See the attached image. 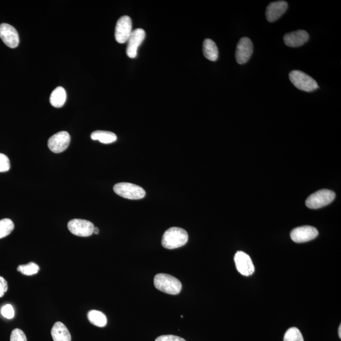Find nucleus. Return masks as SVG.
Here are the masks:
<instances>
[{
  "mask_svg": "<svg viewBox=\"0 0 341 341\" xmlns=\"http://www.w3.org/2000/svg\"><path fill=\"white\" fill-rule=\"evenodd\" d=\"M154 286L165 294L176 295L181 292L182 284L178 278L166 274H158L154 278Z\"/></svg>",
  "mask_w": 341,
  "mask_h": 341,
  "instance_id": "nucleus-2",
  "label": "nucleus"
},
{
  "mask_svg": "<svg viewBox=\"0 0 341 341\" xmlns=\"http://www.w3.org/2000/svg\"><path fill=\"white\" fill-rule=\"evenodd\" d=\"M234 262L238 271L241 274L244 276L253 274L254 268L252 259L248 254L244 252H238L234 256Z\"/></svg>",
  "mask_w": 341,
  "mask_h": 341,
  "instance_id": "nucleus-12",
  "label": "nucleus"
},
{
  "mask_svg": "<svg viewBox=\"0 0 341 341\" xmlns=\"http://www.w3.org/2000/svg\"><path fill=\"white\" fill-rule=\"evenodd\" d=\"M289 76L290 82L300 90L313 92L318 88V82L304 72L294 70L290 72Z\"/></svg>",
  "mask_w": 341,
  "mask_h": 341,
  "instance_id": "nucleus-4",
  "label": "nucleus"
},
{
  "mask_svg": "<svg viewBox=\"0 0 341 341\" xmlns=\"http://www.w3.org/2000/svg\"><path fill=\"white\" fill-rule=\"evenodd\" d=\"M52 336L54 341H71L72 338L68 328L63 323L57 322L52 330Z\"/></svg>",
  "mask_w": 341,
  "mask_h": 341,
  "instance_id": "nucleus-16",
  "label": "nucleus"
},
{
  "mask_svg": "<svg viewBox=\"0 0 341 341\" xmlns=\"http://www.w3.org/2000/svg\"><path fill=\"white\" fill-rule=\"evenodd\" d=\"M10 341H28V340L22 330L19 328H16L12 332Z\"/></svg>",
  "mask_w": 341,
  "mask_h": 341,
  "instance_id": "nucleus-24",
  "label": "nucleus"
},
{
  "mask_svg": "<svg viewBox=\"0 0 341 341\" xmlns=\"http://www.w3.org/2000/svg\"><path fill=\"white\" fill-rule=\"evenodd\" d=\"M88 319L91 324L99 328H104L107 324V318L102 312L91 310L88 313Z\"/></svg>",
  "mask_w": 341,
  "mask_h": 341,
  "instance_id": "nucleus-20",
  "label": "nucleus"
},
{
  "mask_svg": "<svg viewBox=\"0 0 341 341\" xmlns=\"http://www.w3.org/2000/svg\"><path fill=\"white\" fill-rule=\"evenodd\" d=\"M146 32L142 28H136L132 31L128 42H126V54L130 58H135L138 56V48L144 42Z\"/></svg>",
  "mask_w": 341,
  "mask_h": 341,
  "instance_id": "nucleus-11",
  "label": "nucleus"
},
{
  "mask_svg": "<svg viewBox=\"0 0 341 341\" xmlns=\"http://www.w3.org/2000/svg\"><path fill=\"white\" fill-rule=\"evenodd\" d=\"M204 56L210 61H217L218 57V50L216 43L212 40L206 39L203 43Z\"/></svg>",
  "mask_w": 341,
  "mask_h": 341,
  "instance_id": "nucleus-17",
  "label": "nucleus"
},
{
  "mask_svg": "<svg viewBox=\"0 0 341 341\" xmlns=\"http://www.w3.org/2000/svg\"><path fill=\"white\" fill-rule=\"evenodd\" d=\"M338 336H340V338H341V326L340 325V328H338Z\"/></svg>",
  "mask_w": 341,
  "mask_h": 341,
  "instance_id": "nucleus-30",
  "label": "nucleus"
},
{
  "mask_svg": "<svg viewBox=\"0 0 341 341\" xmlns=\"http://www.w3.org/2000/svg\"><path fill=\"white\" fill-rule=\"evenodd\" d=\"M50 103L55 108H62L66 100V92L64 88L58 87L52 91L50 96Z\"/></svg>",
  "mask_w": 341,
  "mask_h": 341,
  "instance_id": "nucleus-18",
  "label": "nucleus"
},
{
  "mask_svg": "<svg viewBox=\"0 0 341 341\" xmlns=\"http://www.w3.org/2000/svg\"><path fill=\"white\" fill-rule=\"evenodd\" d=\"M68 228L70 232L76 236L88 237L93 234L94 226L88 220L75 218L70 220Z\"/></svg>",
  "mask_w": 341,
  "mask_h": 341,
  "instance_id": "nucleus-7",
  "label": "nucleus"
},
{
  "mask_svg": "<svg viewBox=\"0 0 341 341\" xmlns=\"http://www.w3.org/2000/svg\"><path fill=\"white\" fill-rule=\"evenodd\" d=\"M155 341H186L182 338L176 336L165 335L156 338Z\"/></svg>",
  "mask_w": 341,
  "mask_h": 341,
  "instance_id": "nucleus-27",
  "label": "nucleus"
},
{
  "mask_svg": "<svg viewBox=\"0 0 341 341\" xmlns=\"http://www.w3.org/2000/svg\"><path fill=\"white\" fill-rule=\"evenodd\" d=\"M7 290H8V283L3 277L0 276V298L4 296Z\"/></svg>",
  "mask_w": 341,
  "mask_h": 341,
  "instance_id": "nucleus-28",
  "label": "nucleus"
},
{
  "mask_svg": "<svg viewBox=\"0 0 341 341\" xmlns=\"http://www.w3.org/2000/svg\"><path fill=\"white\" fill-rule=\"evenodd\" d=\"M132 32V22L128 16H123L118 20L115 28V39L120 44L128 42Z\"/></svg>",
  "mask_w": 341,
  "mask_h": 341,
  "instance_id": "nucleus-6",
  "label": "nucleus"
},
{
  "mask_svg": "<svg viewBox=\"0 0 341 341\" xmlns=\"http://www.w3.org/2000/svg\"><path fill=\"white\" fill-rule=\"evenodd\" d=\"M70 143V134L67 132L62 131L51 136L48 140V146L52 152L61 153L68 148Z\"/></svg>",
  "mask_w": 341,
  "mask_h": 341,
  "instance_id": "nucleus-8",
  "label": "nucleus"
},
{
  "mask_svg": "<svg viewBox=\"0 0 341 341\" xmlns=\"http://www.w3.org/2000/svg\"><path fill=\"white\" fill-rule=\"evenodd\" d=\"M0 38L7 46L16 48L19 44V36L15 28L8 24L0 25Z\"/></svg>",
  "mask_w": 341,
  "mask_h": 341,
  "instance_id": "nucleus-13",
  "label": "nucleus"
},
{
  "mask_svg": "<svg viewBox=\"0 0 341 341\" xmlns=\"http://www.w3.org/2000/svg\"><path fill=\"white\" fill-rule=\"evenodd\" d=\"M318 232L316 228L310 226L295 228L290 232V238L292 241L298 244L311 241L318 236Z\"/></svg>",
  "mask_w": 341,
  "mask_h": 341,
  "instance_id": "nucleus-9",
  "label": "nucleus"
},
{
  "mask_svg": "<svg viewBox=\"0 0 341 341\" xmlns=\"http://www.w3.org/2000/svg\"><path fill=\"white\" fill-rule=\"evenodd\" d=\"M188 234L182 228L172 227L166 230L162 239L164 248L172 250L184 246L188 242Z\"/></svg>",
  "mask_w": 341,
  "mask_h": 341,
  "instance_id": "nucleus-1",
  "label": "nucleus"
},
{
  "mask_svg": "<svg viewBox=\"0 0 341 341\" xmlns=\"http://www.w3.org/2000/svg\"><path fill=\"white\" fill-rule=\"evenodd\" d=\"M288 8V4L285 1H278L270 3L266 9V20L270 22H274L280 16L284 15Z\"/></svg>",
  "mask_w": 341,
  "mask_h": 341,
  "instance_id": "nucleus-14",
  "label": "nucleus"
},
{
  "mask_svg": "<svg viewBox=\"0 0 341 341\" xmlns=\"http://www.w3.org/2000/svg\"><path fill=\"white\" fill-rule=\"evenodd\" d=\"M93 140H98L105 144L114 142L117 140L116 134L111 132L98 130L92 132L90 136Z\"/></svg>",
  "mask_w": 341,
  "mask_h": 341,
  "instance_id": "nucleus-19",
  "label": "nucleus"
},
{
  "mask_svg": "<svg viewBox=\"0 0 341 341\" xmlns=\"http://www.w3.org/2000/svg\"><path fill=\"white\" fill-rule=\"evenodd\" d=\"M10 168L8 158L4 154L0 153V172H6Z\"/></svg>",
  "mask_w": 341,
  "mask_h": 341,
  "instance_id": "nucleus-25",
  "label": "nucleus"
},
{
  "mask_svg": "<svg viewBox=\"0 0 341 341\" xmlns=\"http://www.w3.org/2000/svg\"><path fill=\"white\" fill-rule=\"evenodd\" d=\"M18 270L24 275L32 276L36 274L40 270V266L34 262H30L27 265L19 266Z\"/></svg>",
  "mask_w": 341,
  "mask_h": 341,
  "instance_id": "nucleus-22",
  "label": "nucleus"
},
{
  "mask_svg": "<svg viewBox=\"0 0 341 341\" xmlns=\"http://www.w3.org/2000/svg\"><path fill=\"white\" fill-rule=\"evenodd\" d=\"M308 40V33L304 30L294 31V32L286 34L284 36L285 44L290 48L302 46Z\"/></svg>",
  "mask_w": 341,
  "mask_h": 341,
  "instance_id": "nucleus-15",
  "label": "nucleus"
},
{
  "mask_svg": "<svg viewBox=\"0 0 341 341\" xmlns=\"http://www.w3.org/2000/svg\"><path fill=\"white\" fill-rule=\"evenodd\" d=\"M14 230L13 222L10 218L0 220V239L8 236Z\"/></svg>",
  "mask_w": 341,
  "mask_h": 341,
  "instance_id": "nucleus-21",
  "label": "nucleus"
},
{
  "mask_svg": "<svg viewBox=\"0 0 341 341\" xmlns=\"http://www.w3.org/2000/svg\"><path fill=\"white\" fill-rule=\"evenodd\" d=\"M2 316L8 319L14 318L15 312L11 304H6L2 309Z\"/></svg>",
  "mask_w": 341,
  "mask_h": 341,
  "instance_id": "nucleus-26",
  "label": "nucleus"
},
{
  "mask_svg": "<svg viewBox=\"0 0 341 341\" xmlns=\"http://www.w3.org/2000/svg\"><path fill=\"white\" fill-rule=\"evenodd\" d=\"M336 198V194L330 190L323 189L310 196L306 200L307 208L318 210L330 204Z\"/></svg>",
  "mask_w": 341,
  "mask_h": 341,
  "instance_id": "nucleus-3",
  "label": "nucleus"
},
{
  "mask_svg": "<svg viewBox=\"0 0 341 341\" xmlns=\"http://www.w3.org/2000/svg\"><path fill=\"white\" fill-rule=\"evenodd\" d=\"M284 341H304V338L298 328H292L285 333Z\"/></svg>",
  "mask_w": 341,
  "mask_h": 341,
  "instance_id": "nucleus-23",
  "label": "nucleus"
},
{
  "mask_svg": "<svg viewBox=\"0 0 341 341\" xmlns=\"http://www.w3.org/2000/svg\"><path fill=\"white\" fill-rule=\"evenodd\" d=\"M99 232H100L99 229H98V228L97 227H94V228L93 234H99Z\"/></svg>",
  "mask_w": 341,
  "mask_h": 341,
  "instance_id": "nucleus-29",
  "label": "nucleus"
},
{
  "mask_svg": "<svg viewBox=\"0 0 341 341\" xmlns=\"http://www.w3.org/2000/svg\"><path fill=\"white\" fill-rule=\"evenodd\" d=\"M253 43L248 38H242L238 43L236 52V60L238 64H246L253 54Z\"/></svg>",
  "mask_w": 341,
  "mask_h": 341,
  "instance_id": "nucleus-10",
  "label": "nucleus"
},
{
  "mask_svg": "<svg viewBox=\"0 0 341 341\" xmlns=\"http://www.w3.org/2000/svg\"><path fill=\"white\" fill-rule=\"evenodd\" d=\"M114 192L120 196L130 200H138L145 198L146 191L141 186L130 182H120L115 184Z\"/></svg>",
  "mask_w": 341,
  "mask_h": 341,
  "instance_id": "nucleus-5",
  "label": "nucleus"
}]
</instances>
